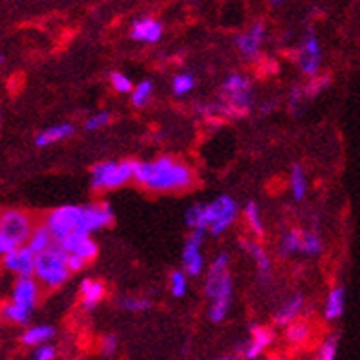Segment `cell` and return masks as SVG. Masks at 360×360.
<instances>
[{
	"label": "cell",
	"instance_id": "1",
	"mask_svg": "<svg viewBox=\"0 0 360 360\" xmlns=\"http://www.w3.org/2000/svg\"><path fill=\"white\" fill-rule=\"evenodd\" d=\"M134 179L153 191H179L193 184L190 167L169 157L155 162H134Z\"/></svg>",
	"mask_w": 360,
	"mask_h": 360
},
{
	"label": "cell",
	"instance_id": "2",
	"mask_svg": "<svg viewBox=\"0 0 360 360\" xmlns=\"http://www.w3.org/2000/svg\"><path fill=\"white\" fill-rule=\"evenodd\" d=\"M35 228L32 226V219L19 210L4 212L0 217V252L2 256H10L15 250L24 247L30 241Z\"/></svg>",
	"mask_w": 360,
	"mask_h": 360
},
{
	"label": "cell",
	"instance_id": "3",
	"mask_svg": "<svg viewBox=\"0 0 360 360\" xmlns=\"http://www.w3.org/2000/svg\"><path fill=\"white\" fill-rule=\"evenodd\" d=\"M68 252L63 250L59 245H53L50 250L37 256V263H35V276L37 280L48 287V289H56L59 285H63L68 280Z\"/></svg>",
	"mask_w": 360,
	"mask_h": 360
},
{
	"label": "cell",
	"instance_id": "4",
	"mask_svg": "<svg viewBox=\"0 0 360 360\" xmlns=\"http://www.w3.org/2000/svg\"><path fill=\"white\" fill-rule=\"evenodd\" d=\"M134 179V160H124V162H100L92 167V175H90V186L92 190H114L124 186Z\"/></svg>",
	"mask_w": 360,
	"mask_h": 360
},
{
	"label": "cell",
	"instance_id": "5",
	"mask_svg": "<svg viewBox=\"0 0 360 360\" xmlns=\"http://www.w3.org/2000/svg\"><path fill=\"white\" fill-rule=\"evenodd\" d=\"M46 228L53 236L56 243H61L74 232L83 233L81 230L83 228V206L67 204V206L53 210L46 217Z\"/></svg>",
	"mask_w": 360,
	"mask_h": 360
},
{
	"label": "cell",
	"instance_id": "6",
	"mask_svg": "<svg viewBox=\"0 0 360 360\" xmlns=\"http://www.w3.org/2000/svg\"><path fill=\"white\" fill-rule=\"evenodd\" d=\"M239 206L236 200L228 195H221L214 202L206 204V219H208V230L212 236H221L237 219Z\"/></svg>",
	"mask_w": 360,
	"mask_h": 360
},
{
	"label": "cell",
	"instance_id": "7",
	"mask_svg": "<svg viewBox=\"0 0 360 360\" xmlns=\"http://www.w3.org/2000/svg\"><path fill=\"white\" fill-rule=\"evenodd\" d=\"M206 294L212 302L215 300H232V278L228 272V256L221 254L212 263L206 278Z\"/></svg>",
	"mask_w": 360,
	"mask_h": 360
},
{
	"label": "cell",
	"instance_id": "8",
	"mask_svg": "<svg viewBox=\"0 0 360 360\" xmlns=\"http://www.w3.org/2000/svg\"><path fill=\"white\" fill-rule=\"evenodd\" d=\"M223 100L224 103L230 105L232 109L239 110L245 116L252 107V85L250 79H247L241 74H232L228 76L223 83Z\"/></svg>",
	"mask_w": 360,
	"mask_h": 360
},
{
	"label": "cell",
	"instance_id": "9",
	"mask_svg": "<svg viewBox=\"0 0 360 360\" xmlns=\"http://www.w3.org/2000/svg\"><path fill=\"white\" fill-rule=\"evenodd\" d=\"M204 233H206V230H193L186 241L184 252H182L186 276H199L202 272L204 259L202 254H200V245H202Z\"/></svg>",
	"mask_w": 360,
	"mask_h": 360
},
{
	"label": "cell",
	"instance_id": "10",
	"mask_svg": "<svg viewBox=\"0 0 360 360\" xmlns=\"http://www.w3.org/2000/svg\"><path fill=\"white\" fill-rule=\"evenodd\" d=\"M112 223V208L109 202L85 204L83 206V233L90 236L96 230Z\"/></svg>",
	"mask_w": 360,
	"mask_h": 360
},
{
	"label": "cell",
	"instance_id": "11",
	"mask_svg": "<svg viewBox=\"0 0 360 360\" xmlns=\"http://www.w3.org/2000/svg\"><path fill=\"white\" fill-rule=\"evenodd\" d=\"M320 61H322V52H320V44L313 32H309L305 37L302 50L298 53V65L300 70L304 72L305 76L316 77L318 68H320Z\"/></svg>",
	"mask_w": 360,
	"mask_h": 360
},
{
	"label": "cell",
	"instance_id": "12",
	"mask_svg": "<svg viewBox=\"0 0 360 360\" xmlns=\"http://www.w3.org/2000/svg\"><path fill=\"white\" fill-rule=\"evenodd\" d=\"M35 263H37V256L30 247H22L10 256H4L6 269L11 270L19 278H32V274H35Z\"/></svg>",
	"mask_w": 360,
	"mask_h": 360
},
{
	"label": "cell",
	"instance_id": "13",
	"mask_svg": "<svg viewBox=\"0 0 360 360\" xmlns=\"http://www.w3.org/2000/svg\"><path fill=\"white\" fill-rule=\"evenodd\" d=\"M274 340V331L263 326H252L250 340L243 346V356L247 360H254L266 349Z\"/></svg>",
	"mask_w": 360,
	"mask_h": 360
},
{
	"label": "cell",
	"instance_id": "14",
	"mask_svg": "<svg viewBox=\"0 0 360 360\" xmlns=\"http://www.w3.org/2000/svg\"><path fill=\"white\" fill-rule=\"evenodd\" d=\"M39 298V285L34 278H17L13 285V290H11V302L20 307L32 309L35 307Z\"/></svg>",
	"mask_w": 360,
	"mask_h": 360
},
{
	"label": "cell",
	"instance_id": "15",
	"mask_svg": "<svg viewBox=\"0 0 360 360\" xmlns=\"http://www.w3.org/2000/svg\"><path fill=\"white\" fill-rule=\"evenodd\" d=\"M162 24L153 17H142L133 22V30H131V37L140 43H157L162 37Z\"/></svg>",
	"mask_w": 360,
	"mask_h": 360
},
{
	"label": "cell",
	"instance_id": "16",
	"mask_svg": "<svg viewBox=\"0 0 360 360\" xmlns=\"http://www.w3.org/2000/svg\"><path fill=\"white\" fill-rule=\"evenodd\" d=\"M263 35H265V24L256 22L250 30H248L247 34L239 35V37L236 39V44L237 48H239V52L247 57L256 56L257 50H259L261 46V41H263Z\"/></svg>",
	"mask_w": 360,
	"mask_h": 360
},
{
	"label": "cell",
	"instance_id": "17",
	"mask_svg": "<svg viewBox=\"0 0 360 360\" xmlns=\"http://www.w3.org/2000/svg\"><path fill=\"white\" fill-rule=\"evenodd\" d=\"M74 133H76V129H74V125L70 124H61V125H56V127L44 129V131H41V133L35 136V146L37 147L52 146V143L61 142V140H67V138L74 136Z\"/></svg>",
	"mask_w": 360,
	"mask_h": 360
},
{
	"label": "cell",
	"instance_id": "18",
	"mask_svg": "<svg viewBox=\"0 0 360 360\" xmlns=\"http://www.w3.org/2000/svg\"><path fill=\"white\" fill-rule=\"evenodd\" d=\"M302 307H304V296H302V294H294L292 298L287 300V302L280 307V311L276 313L274 316L276 326L289 327L290 323L294 322V318L300 314Z\"/></svg>",
	"mask_w": 360,
	"mask_h": 360
},
{
	"label": "cell",
	"instance_id": "19",
	"mask_svg": "<svg viewBox=\"0 0 360 360\" xmlns=\"http://www.w3.org/2000/svg\"><path fill=\"white\" fill-rule=\"evenodd\" d=\"M105 296V287L100 283V281L96 280H90V278H86V280L81 281V305L85 309H94L96 305L100 304L101 300H103Z\"/></svg>",
	"mask_w": 360,
	"mask_h": 360
},
{
	"label": "cell",
	"instance_id": "20",
	"mask_svg": "<svg viewBox=\"0 0 360 360\" xmlns=\"http://www.w3.org/2000/svg\"><path fill=\"white\" fill-rule=\"evenodd\" d=\"M243 248L254 257L256 261V266H257V276H259V281L261 283H266L270 278V259L266 256V252L257 245V243H248V241H243L241 243Z\"/></svg>",
	"mask_w": 360,
	"mask_h": 360
},
{
	"label": "cell",
	"instance_id": "21",
	"mask_svg": "<svg viewBox=\"0 0 360 360\" xmlns=\"http://www.w3.org/2000/svg\"><path fill=\"white\" fill-rule=\"evenodd\" d=\"M344 309H346V289L335 287L326 300V318L337 320L344 314Z\"/></svg>",
	"mask_w": 360,
	"mask_h": 360
},
{
	"label": "cell",
	"instance_id": "22",
	"mask_svg": "<svg viewBox=\"0 0 360 360\" xmlns=\"http://www.w3.org/2000/svg\"><path fill=\"white\" fill-rule=\"evenodd\" d=\"M53 245H56V239H53V236L46 228V224H41V226L35 228L34 233H32V237H30V241H28V247L34 250L35 256L44 254V252L50 250Z\"/></svg>",
	"mask_w": 360,
	"mask_h": 360
},
{
	"label": "cell",
	"instance_id": "23",
	"mask_svg": "<svg viewBox=\"0 0 360 360\" xmlns=\"http://www.w3.org/2000/svg\"><path fill=\"white\" fill-rule=\"evenodd\" d=\"M53 327L52 326H34L26 329L20 337V342L24 346H37L41 347L46 340L53 337Z\"/></svg>",
	"mask_w": 360,
	"mask_h": 360
},
{
	"label": "cell",
	"instance_id": "24",
	"mask_svg": "<svg viewBox=\"0 0 360 360\" xmlns=\"http://www.w3.org/2000/svg\"><path fill=\"white\" fill-rule=\"evenodd\" d=\"M186 224L193 230H208V219H206V204H193L186 212Z\"/></svg>",
	"mask_w": 360,
	"mask_h": 360
},
{
	"label": "cell",
	"instance_id": "25",
	"mask_svg": "<svg viewBox=\"0 0 360 360\" xmlns=\"http://www.w3.org/2000/svg\"><path fill=\"white\" fill-rule=\"evenodd\" d=\"M290 190H292L294 199L304 200L305 193H307V180H305L304 167L300 164H294L292 171H290Z\"/></svg>",
	"mask_w": 360,
	"mask_h": 360
},
{
	"label": "cell",
	"instance_id": "26",
	"mask_svg": "<svg viewBox=\"0 0 360 360\" xmlns=\"http://www.w3.org/2000/svg\"><path fill=\"white\" fill-rule=\"evenodd\" d=\"M302 241H304V232L298 230V228H292L289 232L285 233L283 239H281L280 252L281 254H292V252H302Z\"/></svg>",
	"mask_w": 360,
	"mask_h": 360
},
{
	"label": "cell",
	"instance_id": "27",
	"mask_svg": "<svg viewBox=\"0 0 360 360\" xmlns=\"http://www.w3.org/2000/svg\"><path fill=\"white\" fill-rule=\"evenodd\" d=\"M2 314H4L6 320H10V322L13 323H19V326H24V323H28L32 311L10 302V304H6L4 307H2Z\"/></svg>",
	"mask_w": 360,
	"mask_h": 360
},
{
	"label": "cell",
	"instance_id": "28",
	"mask_svg": "<svg viewBox=\"0 0 360 360\" xmlns=\"http://www.w3.org/2000/svg\"><path fill=\"white\" fill-rule=\"evenodd\" d=\"M245 217H247L248 224H250L252 232L256 233V237H263L265 236V230H263V221H261V215H259V206H257L254 200L245 206Z\"/></svg>",
	"mask_w": 360,
	"mask_h": 360
},
{
	"label": "cell",
	"instance_id": "29",
	"mask_svg": "<svg viewBox=\"0 0 360 360\" xmlns=\"http://www.w3.org/2000/svg\"><path fill=\"white\" fill-rule=\"evenodd\" d=\"M338 340H340V337H338V335H331V337L323 342L322 347L318 349L316 359L314 360H337Z\"/></svg>",
	"mask_w": 360,
	"mask_h": 360
},
{
	"label": "cell",
	"instance_id": "30",
	"mask_svg": "<svg viewBox=\"0 0 360 360\" xmlns=\"http://www.w3.org/2000/svg\"><path fill=\"white\" fill-rule=\"evenodd\" d=\"M302 252L307 254V256H318L322 252V239L316 232H304Z\"/></svg>",
	"mask_w": 360,
	"mask_h": 360
},
{
	"label": "cell",
	"instance_id": "31",
	"mask_svg": "<svg viewBox=\"0 0 360 360\" xmlns=\"http://www.w3.org/2000/svg\"><path fill=\"white\" fill-rule=\"evenodd\" d=\"M151 94H153L151 81L149 79L140 81V83H138L133 90V103L136 105V107H143V105H147V101H149Z\"/></svg>",
	"mask_w": 360,
	"mask_h": 360
},
{
	"label": "cell",
	"instance_id": "32",
	"mask_svg": "<svg viewBox=\"0 0 360 360\" xmlns=\"http://www.w3.org/2000/svg\"><path fill=\"white\" fill-rule=\"evenodd\" d=\"M309 337V327L304 322H292L287 327V340L290 344H302L307 340Z\"/></svg>",
	"mask_w": 360,
	"mask_h": 360
},
{
	"label": "cell",
	"instance_id": "33",
	"mask_svg": "<svg viewBox=\"0 0 360 360\" xmlns=\"http://www.w3.org/2000/svg\"><path fill=\"white\" fill-rule=\"evenodd\" d=\"M329 83H331V79H329V76H316L313 77V79L309 81L307 85L304 86V92H305V98H316L320 92H323V90L329 86Z\"/></svg>",
	"mask_w": 360,
	"mask_h": 360
},
{
	"label": "cell",
	"instance_id": "34",
	"mask_svg": "<svg viewBox=\"0 0 360 360\" xmlns=\"http://www.w3.org/2000/svg\"><path fill=\"white\" fill-rule=\"evenodd\" d=\"M86 237H90V236H86V233H81V232H74V233H70L67 239H63L61 243H57V245H59V247H61L65 252H68V254H76L77 248L83 245V241H85Z\"/></svg>",
	"mask_w": 360,
	"mask_h": 360
},
{
	"label": "cell",
	"instance_id": "35",
	"mask_svg": "<svg viewBox=\"0 0 360 360\" xmlns=\"http://www.w3.org/2000/svg\"><path fill=\"white\" fill-rule=\"evenodd\" d=\"M188 290V283H186V272L184 270H175L171 274V292L176 298H182Z\"/></svg>",
	"mask_w": 360,
	"mask_h": 360
},
{
	"label": "cell",
	"instance_id": "36",
	"mask_svg": "<svg viewBox=\"0 0 360 360\" xmlns=\"http://www.w3.org/2000/svg\"><path fill=\"white\" fill-rule=\"evenodd\" d=\"M195 86V79L190 74H179V76L173 77V90H175L176 96L188 94L191 89Z\"/></svg>",
	"mask_w": 360,
	"mask_h": 360
},
{
	"label": "cell",
	"instance_id": "37",
	"mask_svg": "<svg viewBox=\"0 0 360 360\" xmlns=\"http://www.w3.org/2000/svg\"><path fill=\"white\" fill-rule=\"evenodd\" d=\"M110 83H112L114 90H118L122 94H127V92L134 90L131 79H129L127 76H124L122 72H112V74H110Z\"/></svg>",
	"mask_w": 360,
	"mask_h": 360
},
{
	"label": "cell",
	"instance_id": "38",
	"mask_svg": "<svg viewBox=\"0 0 360 360\" xmlns=\"http://www.w3.org/2000/svg\"><path fill=\"white\" fill-rule=\"evenodd\" d=\"M122 307L131 311V313H142V311H147L151 309V302L147 298H125L122 300Z\"/></svg>",
	"mask_w": 360,
	"mask_h": 360
},
{
	"label": "cell",
	"instance_id": "39",
	"mask_svg": "<svg viewBox=\"0 0 360 360\" xmlns=\"http://www.w3.org/2000/svg\"><path fill=\"white\" fill-rule=\"evenodd\" d=\"M110 120H112V116H110L109 112H98L86 120L85 129L86 131H96V129H101L105 127V125H109Z\"/></svg>",
	"mask_w": 360,
	"mask_h": 360
},
{
	"label": "cell",
	"instance_id": "40",
	"mask_svg": "<svg viewBox=\"0 0 360 360\" xmlns=\"http://www.w3.org/2000/svg\"><path fill=\"white\" fill-rule=\"evenodd\" d=\"M76 254L81 257V259H85L86 263H89V261L94 259L96 254H98V247H96V243L92 241L90 237H86L85 241H83V245L77 248Z\"/></svg>",
	"mask_w": 360,
	"mask_h": 360
},
{
	"label": "cell",
	"instance_id": "41",
	"mask_svg": "<svg viewBox=\"0 0 360 360\" xmlns=\"http://www.w3.org/2000/svg\"><path fill=\"white\" fill-rule=\"evenodd\" d=\"M116 347H118V338L114 337V335H107V337H103V340H101V353H103V355L107 356L114 355Z\"/></svg>",
	"mask_w": 360,
	"mask_h": 360
},
{
	"label": "cell",
	"instance_id": "42",
	"mask_svg": "<svg viewBox=\"0 0 360 360\" xmlns=\"http://www.w3.org/2000/svg\"><path fill=\"white\" fill-rule=\"evenodd\" d=\"M35 360H53L56 359V349L52 346H41L35 349Z\"/></svg>",
	"mask_w": 360,
	"mask_h": 360
},
{
	"label": "cell",
	"instance_id": "43",
	"mask_svg": "<svg viewBox=\"0 0 360 360\" xmlns=\"http://www.w3.org/2000/svg\"><path fill=\"white\" fill-rule=\"evenodd\" d=\"M85 265H86V261L81 259L77 254H70V256H68V270H70V272H79Z\"/></svg>",
	"mask_w": 360,
	"mask_h": 360
},
{
	"label": "cell",
	"instance_id": "44",
	"mask_svg": "<svg viewBox=\"0 0 360 360\" xmlns=\"http://www.w3.org/2000/svg\"><path fill=\"white\" fill-rule=\"evenodd\" d=\"M274 107H276V101H266V103L263 105V109H261V112H263V114H269L270 110L274 109Z\"/></svg>",
	"mask_w": 360,
	"mask_h": 360
},
{
	"label": "cell",
	"instance_id": "45",
	"mask_svg": "<svg viewBox=\"0 0 360 360\" xmlns=\"http://www.w3.org/2000/svg\"><path fill=\"white\" fill-rule=\"evenodd\" d=\"M219 360H237V359L233 355H226V356H221Z\"/></svg>",
	"mask_w": 360,
	"mask_h": 360
}]
</instances>
